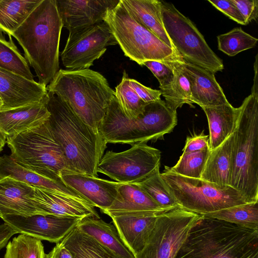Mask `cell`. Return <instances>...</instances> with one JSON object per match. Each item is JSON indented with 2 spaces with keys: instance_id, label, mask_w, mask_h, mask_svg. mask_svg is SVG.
<instances>
[{
  "instance_id": "obj_1",
  "label": "cell",
  "mask_w": 258,
  "mask_h": 258,
  "mask_svg": "<svg viewBox=\"0 0 258 258\" xmlns=\"http://www.w3.org/2000/svg\"><path fill=\"white\" fill-rule=\"evenodd\" d=\"M48 94V121L61 149L67 169L98 177V165L107 143L99 131L84 123L65 101Z\"/></svg>"
},
{
  "instance_id": "obj_2",
  "label": "cell",
  "mask_w": 258,
  "mask_h": 258,
  "mask_svg": "<svg viewBox=\"0 0 258 258\" xmlns=\"http://www.w3.org/2000/svg\"><path fill=\"white\" fill-rule=\"evenodd\" d=\"M62 27L56 0H41L12 35L22 47L38 83L46 86L59 70V46Z\"/></svg>"
},
{
  "instance_id": "obj_3",
  "label": "cell",
  "mask_w": 258,
  "mask_h": 258,
  "mask_svg": "<svg viewBox=\"0 0 258 258\" xmlns=\"http://www.w3.org/2000/svg\"><path fill=\"white\" fill-rule=\"evenodd\" d=\"M175 258H258V230L202 215Z\"/></svg>"
},
{
  "instance_id": "obj_4",
  "label": "cell",
  "mask_w": 258,
  "mask_h": 258,
  "mask_svg": "<svg viewBox=\"0 0 258 258\" xmlns=\"http://www.w3.org/2000/svg\"><path fill=\"white\" fill-rule=\"evenodd\" d=\"M46 89L65 101L84 123L97 131L115 93L103 76L89 69H60Z\"/></svg>"
},
{
  "instance_id": "obj_5",
  "label": "cell",
  "mask_w": 258,
  "mask_h": 258,
  "mask_svg": "<svg viewBox=\"0 0 258 258\" xmlns=\"http://www.w3.org/2000/svg\"><path fill=\"white\" fill-rule=\"evenodd\" d=\"M233 133L229 185L247 203L258 202V94L251 93L237 108Z\"/></svg>"
},
{
  "instance_id": "obj_6",
  "label": "cell",
  "mask_w": 258,
  "mask_h": 258,
  "mask_svg": "<svg viewBox=\"0 0 258 258\" xmlns=\"http://www.w3.org/2000/svg\"><path fill=\"white\" fill-rule=\"evenodd\" d=\"M176 111L161 99L147 103L137 118H127L114 97L110 101L99 131L107 143L134 145L161 139L177 124Z\"/></svg>"
},
{
  "instance_id": "obj_7",
  "label": "cell",
  "mask_w": 258,
  "mask_h": 258,
  "mask_svg": "<svg viewBox=\"0 0 258 258\" xmlns=\"http://www.w3.org/2000/svg\"><path fill=\"white\" fill-rule=\"evenodd\" d=\"M124 55L142 66L144 62H162L182 58L140 23L119 0L104 19Z\"/></svg>"
},
{
  "instance_id": "obj_8",
  "label": "cell",
  "mask_w": 258,
  "mask_h": 258,
  "mask_svg": "<svg viewBox=\"0 0 258 258\" xmlns=\"http://www.w3.org/2000/svg\"><path fill=\"white\" fill-rule=\"evenodd\" d=\"M6 143L10 155L20 165L46 178L62 181L60 173L67 169L66 164L48 120L6 138Z\"/></svg>"
},
{
  "instance_id": "obj_9",
  "label": "cell",
  "mask_w": 258,
  "mask_h": 258,
  "mask_svg": "<svg viewBox=\"0 0 258 258\" xmlns=\"http://www.w3.org/2000/svg\"><path fill=\"white\" fill-rule=\"evenodd\" d=\"M162 178L179 207L200 215L247 203L230 185L221 187L201 178L187 177L166 166Z\"/></svg>"
},
{
  "instance_id": "obj_10",
  "label": "cell",
  "mask_w": 258,
  "mask_h": 258,
  "mask_svg": "<svg viewBox=\"0 0 258 258\" xmlns=\"http://www.w3.org/2000/svg\"><path fill=\"white\" fill-rule=\"evenodd\" d=\"M161 7L165 30L179 55L184 61L213 74L222 71V60L211 49L191 20L171 3L161 1Z\"/></svg>"
},
{
  "instance_id": "obj_11",
  "label": "cell",
  "mask_w": 258,
  "mask_h": 258,
  "mask_svg": "<svg viewBox=\"0 0 258 258\" xmlns=\"http://www.w3.org/2000/svg\"><path fill=\"white\" fill-rule=\"evenodd\" d=\"M202 215L177 207L159 214L154 228L136 258H175Z\"/></svg>"
},
{
  "instance_id": "obj_12",
  "label": "cell",
  "mask_w": 258,
  "mask_h": 258,
  "mask_svg": "<svg viewBox=\"0 0 258 258\" xmlns=\"http://www.w3.org/2000/svg\"><path fill=\"white\" fill-rule=\"evenodd\" d=\"M161 157L158 149L146 143H138L124 151H107L99 161L97 171L116 182L136 183L160 167Z\"/></svg>"
},
{
  "instance_id": "obj_13",
  "label": "cell",
  "mask_w": 258,
  "mask_h": 258,
  "mask_svg": "<svg viewBox=\"0 0 258 258\" xmlns=\"http://www.w3.org/2000/svg\"><path fill=\"white\" fill-rule=\"evenodd\" d=\"M69 34L60 56L68 70L89 69L109 46L117 44L105 21L69 31Z\"/></svg>"
},
{
  "instance_id": "obj_14",
  "label": "cell",
  "mask_w": 258,
  "mask_h": 258,
  "mask_svg": "<svg viewBox=\"0 0 258 258\" xmlns=\"http://www.w3.org/2000/svg\"><path fill=\"white\" fill-rule=\"evenodd\" d=\"M2 219L17 233L55 243L60 242L82 219L40 214L28 217L7 215Z\"/></svg>"
},
{
  "instance_id": "obj_15",
  "label": "cell",
  "mask_w": 258,
  "mask_h": 258,
  "mask_svg": "<svg viewBox=\"0 0 258 258\" xmlns=\"http://www.w3.org/2000/svg\"><path fill=\"white\" fill-rule=\"evenodd\" d=\"M48 97L46 86L0 68V110L39 103Z\"/></svg>"
},
{
  "instance_id": "obj_16",
  "label": "cell",
  "mask_w": 258,
  "mask_h": 258,
  "mask_svg": "<svg viewBox=\"0 0 258 258\" xmlns=\"http://www.w3.org/2000/svg\"><path fill=\"white\" fill-rule=\"evenodd\" d=\"M60 177L66 185L102 212L113 204L121 183L66 169L60 172Z\"/></svg>"
},
{
  "instance_id": "obj_17",
  "label": "cell",
  "mask_w": 258,
  "mask_h": 258,
  "mask_svg": "<svg viewBox=\"0 0 258 258\" xmlns=\"http://www.w3.org/2000/svg\"><path fill=\"white\" fill-rule=\"evenodd\" d=\"M119 0H56L63 27L69 31L104 21L107 11Z\"/></svg>"
},
{
  "instance_id": "obj_18",
  "label": "cell",
  "mask_w": 258,
  "mask_h": 258,
  "mask_svg": "<svg viewBox=\"0 0 258 258\" xmlns=\"http://www.w3.org/2000/svg\"><path fill=\"white\" fill-rule=\"evenodd\" d=\"M44 215L82 219L87 217L99 218L88 202L51 189L34 187L30 197Z\"/></svg>"
},
{
  "instance_id": "obj_19",
  "label": "cell",
  "mask_w": 258,
  "mask_h": 258,
  "mask_svg": "<svg viewBox=\"0 0 258 258\" xmlns=\"http://www.w3.org/2000/svg\"><path fill=\"white\" fill-rule=\"evenodd\" d=\"M162 213L127 212L111 218L120 237L136 255L144 248L154 228L158 216Z\"/></svg>"
},
{
  "instance_id": "obj_20",
  "label": "cell",
  "mask_w": 258,
  "mask_h": 258,
  "mask_svg": "<svg viewBox=\"0 0 258 258\" xmlns=\"http://www.w3.org/2000/svg\"><path fill=\"white\" fill-rule=\"evenodd\" d=\"M179 62L190 82L192 103L215 107L229 103L214 74L182 58Z\"/></svg>"
},
{
  "instance_id": "obj_21",
  "label": "cell",
  "mask_w": 258,
  "mask_h": 258,
  "mask_svg": "<svg viewBox=\"0 0 258 258\" xmlns=\"http://www.w3.org/2000/svg\"><path fill=\"white\" fill-rule=\"evenodd\" d=\"M34 187L6 177L0 179V218L7 215H43L30 198Z\"/></svg>"
},
{
  "instance_id": "obj_22",
  "label": "cell",
  "mask_w": 258,
  "mask_h": 258,
  "mask_svg": "<svg viewBox=\"0 0 258 258\" xmlns=\"http://www.w3.org/2000/svg\"><path fill=\"white\" fill-rule=\"evenodd\" d=\"M48 98L39 103L0 110V131L6 138L13 137L48 120Z\"/></svg>"
},
{
  "instance_id": "obj_23",
  "label": "cell",
  "mask_w": 258,
  "mask_h": 258,
  "mask_svg": "<svg viewBox=\"0 0 258 258\" xmlns=\"http://www.w3.org/2000/svg\"><path fill=\"white\" fill-rule=\"evenodd\" d=\"M170 210L160 207L139 185L130 183H121L113 204L102 212L111 217L123 213L164 212Z\"/></svg>"
},
{
  "instance_id": "obj_24",
  "label": "cell",
  "mask_w": 258,
  "mask_h": 258,
  "mask_svg": "<svg viewBox=\"0 0 258 258\" xmlns=\"http://www.w3.org/2000/svg\"><path fill=\"white\" fill-rule=\"evenodd\" d=\"M6 177L18 180L33 187L51 189L86 201L62 181L46 178L21 166L11 155L0 156V179Z\"/></svg>"
},
{
  "instance_id": "obj_25",
  "label": "cell",
  "mask_w": 258,
  "mask_h": 258,
  "mask_svg": "<svg viewBox=\"0 0 258 258\" xmlns=\"http://www.w3.org/2000/svg\"><path fill=\"white\" fill-rule=\"evenodd\" d=\"M77 226L83 233L120 257L136 258L123 242L114 225L99 218L87 217L82 218Z\"/></svg>"
},
{
  "instance_id": "obj_26",
  "label": "cell",
  "mask_w": 258,
  "mask_h": 258,
  "mask_svg": "<svg viewBox=\"0 0 258 258\" xmlns=\"http://www.w3.org/2000/svg\"><path fill=\"white\" fill-rule=\"evenodd\" d=\"M233 134L210 151L201 178L221 187L229 185L232 166Z\"/></svg>"
},
{
  "instance_id": "obj_27",
  "label": "cell",
  "mask_w": 258,
  "mask_h": 258,
  "mask_svg": "<svg viewBox=\"0 0 258 258\" xmlns=\"http://www.w3.org/2000/svg\"><path fill=\"white\" fill-rule=\"evenodd\" d=\"M207 117L209 147L212 151L221 145L234 130L238 114L237 108L229 103L215 107H201Z\"/></svg>"
},
{
  "instance_id": "obj_28",
  "label": "cell",
  "mask_w": 258,
  "mask_h": 258,
  "mask_svg": "<svg viewBox=\"0 0 258 258\" xmlns=\"http://www.w3.org/2000/svg\"><path fill=\"white\" fill-rule=\"evenodd\" d=\"M121 2L140 23L176 51L163 25L161 1L121 0Z\"/></svg>"
},
{
  "instance_id": "obj_29",
  "label": "cell",
  "mask_w": 258,
  "mask_h": 258,
  "mask_svg": "<svg viewBox=\"0 0 258 258\" xmlns=\"http://www.w3.org/2000/svg\"><path fill=\"white\" fill-rule=\"evenodd\" d=\"M73 258H122L81 231L77 225L60 241Z\"/></svg>"
},
{
  "instance_id": "obj_30",
  "label": "cell",
  "mask_w": 258,
  "mask_h": 258,
  "mask_svg": "<svg viewBox=\"0 0 258 258\" xmlns=\"http://www.w3.org/2000/svg\"><path fill=\"white\" fill-rule=\"evenodd\" d=\"M41 0H0V33L12 36Z\"/></svg>"
},
{
  "instance_id": "obj_31",
  "label": "cell",
  "mask_w": 258,
  "mask_h": 258,
  "mask_svg": "<svg viewBox=\"0 0 258 258\" xmlns=\"http://www.w3.org/2000/svg\"><path fill=\"white\" fill-rule=\"evenodd\" d=\"M180 59L168 61L173 70L174 79L168 88L160 90L167 105L175 111L184 104L192 106L190 82L179 62Z\"/></svg>"
},
{
  "instance_id": "obj_32",
  "label": "cell",
  "mask_w": 258,
  "mask_h": 258,
  "mask_svg": "<svg viewBox=\"0 0 258 258\" xmlns=\"http://www.w3.org/2000/svg\"><path fill=\"white\" fill-rule=\"evenodd\" d=\"M252 230H258V202L246 203L203 215Z\"/></svg>"
},
{
  "instance_id": "obj_33",
  "label": "cell",
  "mask_w": 258,
  "mask_h": 258,
  "mask_svg": "<svg viewBox=\"0 0 258 258\" xmlns=\"http://www.w3.org/2000/svg\"><path fill=\"white\" fill-rule=\"evenodd\" d=\"M0 68L34 81L28 63L18 49L11 35L9 41L0 36Z\"/></svg>"
},
{
  "instance_id": "obj_34",
  "label": "cell",
  "mask_w": 258,
  "mask_h": 258,
  "mask_svg": "<svg viewBox=\"0 0 258 258\" xmlns=\"http://www.w3.org/2000/svg\"><path fill=\"white\" fill-rule=\"evenodd\" d=\"M159 167L148 177L135 183L160 207L168 209L179 207L162 178Z\"/></svg>"
},
{
  "instance_id": "obj_35",
  "label": "cell",
  "mask_w": 258,
  "mask_h": 258,
  "mask_svg": "<svg viewBox=\"0 0 258 258\" xmlns=\"http://www.w3.org/2000/svg\"><path fill=\"white\" fill-rule=\"evenodd\" d=\"M128 79L124 71L120 83L115 87L114 96L124 115L128 119H134L143 113L147 103L130 87Z\"/></svg>"
},
{
  "instance_id": "obj_36",
  "label": "cell",
  "mask_w": 258,
  "mask_h": 258,
  "mask_svg": "<svg viewBox=\"0 0 258 258\" xmlns=\"http://www.w3.org/2000/svg\"><path fill=\"white\" fill-rule=\"evenodd\" d=\"M218 49L229 56L254 47L258 39L243 31L241 27L217 36Z\"/></svg>"
},
{
  "instance_id": "obj_37",
  "label": "cell",
  "mask_w": 258,
  "mask_h": 258,
  "mask_svg": "<svg viewBox=\"0 0 258 258\" xmlns=\"http://www.w3.org/2000/svg\"><path fill=\"white\" fill-rule=\"evenodd\" d=\"M41 240L21 234L6 245L4 258H45Z\"/></svg>"
},
{
  "instance_id": "obj_38",
  "label": "cell",
  "mask_w": 258,
  "mask_h": 258,
  "mask_svg": "<svg viewBox=\"0 0 258 258\" xmlns=\"http://www.w3.org/2000/svg\"><path fill=\"white\" fill-rule=\"evenodd\" d=\"M210 152L208 148L196 152L182 153L177 163L170 169L183 176L201 178Z\"/></svg>"
},
{
  "instance_id": "obj_39",
  "label": "cell",
  "mask_w": 258,
  "mask_h": 258,
  "mask_svg": "<svg viewBox=\"0 0 258 258\" xmlns=\"http://www.w3.org/2000/svg\"><path fill=\"white\" fill-rule=\"evenodd\" d=\"M143 66L147 67L157 79L160 90L168 88L172 84L174 74L168 61L148 60L144 62Z\"/></svg>"
},
{
  "instance_id": "obj_40",
  "label": "cell",
  "mask_w": 258,
  "mask_h": 258,
  "mask_svg": "<svg viewBox=\"0 0 258 258\" xmlns=\"http://www.w3.org/2000/svg\"><path fill=\"white\" fill-rule=\"evenodd\" d=\"M216 9L239 24L245 25L244 19L232 0H208Z\"/></svg>"
},
{
  "instance_id": "obj_41",
  "label": "cell",
  "mask_w": 258,
  "mask_h": 258,
  "mask_svg": "<svg viewBox=\"0 0 258 258\" xmlns=\"http://www.w3.org/2000/svg\"><path fill=\"white\" fill-rule=\"evenodd\" d=\"M242 16L245 25L258 17L257 0H232Z\"/></svg>"
},
{
  "instance_id": "obj_42",
  "label": "cell",
  "mask_w": 258,
  "mask_h": 258,
  "mask_svg": "<svg viewBox=\"0 0 258 258\" xmlns=\"http://www.w3.org/2000/svg\"><path fill=\"white\" fill-rule=\"evenodd\" d=\"M128 83L130 87L145 103H148L161 99V92L160 90L146 87L133 79L129 78Z\"/></svg>"
},
{
  "instance_id": "obj_43",
  "label": "cell",
  "mask_w": 258,
  "mask_h": 258,
  "mask_svg": "<svg viewBox=\"0 0 258 258\" xmlns=\"http://www.w3.org/2000/svg\"><path fill=\"white\" fill-rule=\"evenodd\" d=\"M208 148H209L208 136L204 135L203 132L199 135L187 137L183 149V153L196 152Z\"/></svg>"
},
{
  "instance_id": "obj_44",
  "label": "cell",
  "mask_w": 258,
  "mask_h": 258,
  "mask_svg": "<svg viewBox=\"0 0 258 258\" xmlns=\"http://www.w3.org/2000/svg\"><path fill=\"white\" fill-rule=\"evenodd\" d=\"M45 258H73L70 250L60 242L56 243V245L48 253Z\"/></svg>"
},
{
  "instance_id": "obj_45",
  "label": "cell",
  "mask_w": 258,
  "mask_h": 258,
  "mask_svg": "<svg viewBox=\"0 0 258 258\" xmlns=\"http://www.w3.org/2000/svg\"><path fill=\"white\" fill-rule=\"evenodd\" d=\"M16 233L17 232L7 223L0 225V250L7 245L10 238Z\"/></svg>"
},
{
  "instance_id": "obj_46",
  "label": "cell",
  "mask_w": 258,
  "mask_h": 258,
  "mask_svg": "<svg viewBox=\"0 0 258 258\" xmlns=\"http://www.w3.org/2000/svg\"><path fill=\"white\" fill-rule=\"evenodd\" d=\"M253 68L254 74L253 77V83L251 88V93L258 94L257 54L255 56Z\"/></svg>"
},
{
  "instance_id": "obj_47",
  "label": "cell",
  "mask_w": 258,
  "mask_h": 258,
  "mask_svg": "<svg viewBox=\"0 0 258 258\" xmlns=\"http://www.w3.org/2000/svg\"><path fill=\"white\" fill-rule=\"evenodd\" d=\"M6 143V138L0 131V152H1Z\"/></svg>"
},
{
  "instance_id": "obj_48",
  "label": "cell",
  "mask_w": 258,
  "mask_h": 258,
  "mask_svg": "<svg viewBox=\"0 0 258 258\" xmlns=\"http://www.w3.org/2000/svg\"><path fill=\"white\" fill-rule=\"evenodd\" d=\"M3 102L2 101V100H1L0 99V109L2 108V107L3 106Z\"/></svg>"
}]
</instances>
